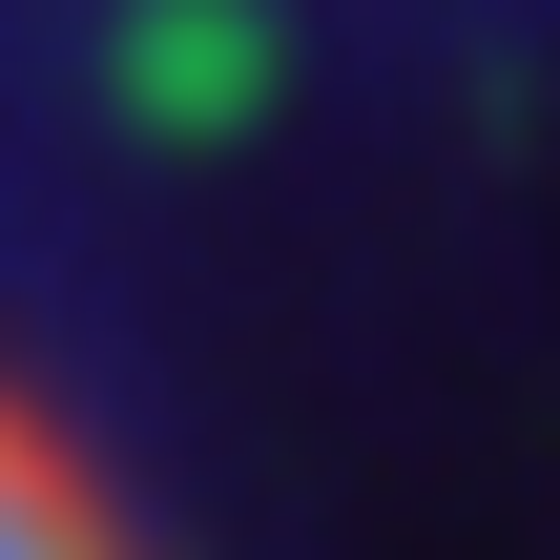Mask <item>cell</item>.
Listing matches in <instances>:
<instances>
[{
  "label": "cell",
  "mask_w": 560,
  "mask_h": 560,
  "mask_svg": "<svg viewBox=\"0 0 560 560\" xmlns=\"http://www.w3.org/2000/svg\"><path fill=\"white\" fill-rule=\"evenodd\" d=\"M0 560H166V540H145V499L104 478V436H83L21 353H0Z\"/></svg>",
  "instance_id": "cell-1"
}]
</instances>
